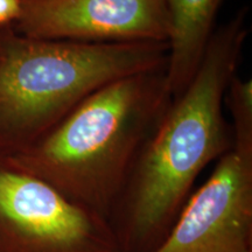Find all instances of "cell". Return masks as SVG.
Listing matches in <instances>:
<instances>
[{"mask_svg":"<svg viewBox=\"0 0 252 252\" xmlns=\"http://www.w3.org/2000/svg\"><path fill=\"white\" fill-rule=\"evenodd\" d=\"M172 99L166 67L119 78L34 143L0 156L110 222L141 147Z\"/></svg>","mask_w":252,"mask_h":252,"instance_id":"cell-2","label":"cell"},{"mask_svg":"<svg viewBox=\"0 0 252 252\" xmlns=\"http://www.w3.org/2000/svg\"><path fill=\"white\" fill-rule=\"evenodd\" d=\"M0 252H122L111 223L0 156Z\"/></svg>","mask_w":252,"mask_h":252,"instance_id":"cell-4","label":"cell"},{"mask_svg":"<svg viewBox=\"0 0 252 252\" xmlns=\"http://www.w3.org/2000/svg\"><path fill=\"white\" fill-rule=\"evenodd\" d=\"M21 12L20 0H0V28L11 27Z\"/></svg>","mask_w":252,"mask_h":252,"instance_id":"cell-9","label":"cell"},{"mask_svg":"<svg viewBox=\"0 0 252 252\" xmlns=\"http://www.w3.org/2000/svg\"><path fill=\"white\" fill-rule=\"evenodd\" d=\"M224 103L232 118L234 141H252V81L238 75L232 77L226 89Z\"/></svg>","mask_w":252,"mask_h":252,"instance_id":"cell-8","label":"cell"},{"mask_svg":"<svg viewBox=\"0 0 252 252\" xmlns=\"http://www.w3.org/2000/svg\"><path fill=\"white\" fill-rule=\"evenodd\" d=\"M11 28L37 40L88 43L167 42L166 0H20Z\"/></svg>","mask_w":252,"mask_h":252,"instance_id":"cell-6","label":"cell"},{"mask_svg":"<svg viewBox=\"0 0 252 252\" xmlns=\"http://www.w3.org/2000/svg\"><path fill=\"white\" fill-rule=\"evenodd\" d=\"M169 17L166 80L173 98L184 91L202 61L220 0H166Z\"/></svg>","mask_w":252,"mask_h":252,"instance_id":"cell-7","label":"cell"},{"mask_svg":"<svg viewBox=\"0 0 252 252\" xmlns=\"http://www.w3.org/2000/svg\"><path fill=\"white\" fill-rule=\"evenodd\" d=\"M151 252H252V141H234Z\"/></svg>","mask_w":252,"mask_h":252,"instance_id":"cell-5","label":"cell"},{"mask_svg":"<svg viewBox=\"0 0 252 252\" xmlns=\"http://www.w3.org/2000/svg\"><path fill=\"white\" fill-rule=\"evenodd\" d=\"M167 61L168 42L37 40L0 28V154L34 143L102 87Z\"/></svg>","mask_w":252,"mask_h":252,"instance_id":"cell-3","label":"cell"},{"mask_svg":"<svg viewBox=\"0 0 252 252\" xmlns=\"http://www.w3.org/2000/svg\"><path fill=\"white\" fill-rule=\"evenodd\" d=\"M248 35L247 8L214 31L191 81L144 143L110 220L122 252L161 243L198 174L234 146L223 104Z\"/></svg>","mask_w":252,"mask_h":252,"instance_id":"cell-1","label":"cell"}]
</instances>
